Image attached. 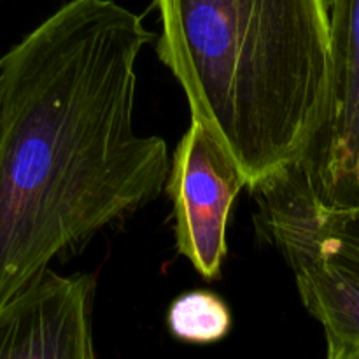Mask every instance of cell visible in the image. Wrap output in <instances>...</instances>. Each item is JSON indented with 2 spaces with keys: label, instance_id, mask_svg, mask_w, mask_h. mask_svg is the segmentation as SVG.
<instances>
[{
  "label": "cell",
  "instance_id": "5b68a950",
  "mask_svg": "<svg viewBox=\"0 0 359 359\" xmlns=\"http://www.w3.org/2000/svg\"><path fill=\"white\" fill-rule=\"evenodd\" d=\"M293 270L298 293L326 339L359 347V272L323 255L297 235L273 224H258Z\"/></svg>",
  "mask_w": 359,
  "mask_h": 359
},
{
  "label": "cell",
  "instance_id": "277c9868",
  "mask_svg": "<svg viewBox=\"0 0 359 359\" xmlns=\"http://www.w3.org/2000/svg\"><path fill=\"white\" fill-rule=\"evenodd\" d=\"M90 273L51 269L0 307V359H97Z\"/></svg>",
  "mask_w": 359,
  "mask_h": 359
},
{
  "label": "cell",
  "instance_id": "52a82bcc",
  "mask_svg": "<svg viewBox=\"0 0 359 359\" xmlns=\"http://www.w3.org/2000/svg\"><path fill=\"white\" fill-rule=\"evenodd\" d=\"M231 312L210 291H188L172 302L167 325L175 339L188 344H214L231 330Z\"/></svg>",
  "mask_w": 359,
  "mask_h": 359
},
{
  "label": "cell",
  "instance_id": "7a4b0ae2",
  "mask_svg": "<svg viewBox=\"0 0 359 359\" xmlns=\"http://www.w3.org/2000/svg\"><path fill=\"white\" fill-rule=\"evenodd\" d=\"M156 55L249 189L300 165L332 86L330 0H154Z\"/></svg>",
  "mask_w": 359,
  "mask_h": 359
},
{
  "label": "cell",
  "instance_id": "8992f818",
  "mask_svg": "<svg viewBox=\"0 0 359 359\" xmlns=\"http://www.w3.org/2000/svg\"><path fill=\"white\" fill-rule=\"evenodd\" d=\"M258 202L256 224H273L323 255L359 272V209H321L311 202L293 168L251 189Z\"/></svg>",
  "mask_w": 359,
  "mask_h": 359
},
{
  "label": "cell",
  "instance_id": "6da1fadb",
  "mask_svg": "<svg viewBox=\"0 0 359 359\" xmlns=\"http://www.w3.org/2000/svg\"><path fill=\"white\" fill-rule=\"evenodd\" d=\"M154 39L114 0H70L0 58V307L163 193L167 142L133 119Z\"/></svg>",
  "mask_w": 359,
  "mask_h": 359
},
{
  "label": "cell",
  "instance_id": "3957f363",
  "mask_svg": "<svg viewBox=\"0 0 359 359\" xmlns=\"http://www.w3.org/2000/svg\"><path fill=\"white\" fill-rule=\"evenodd\" d=\"M244 188L248 182L233 158L191 119L172 154L165 191L172 202L175 249L202 279L221 277L228 219Z\"/></svg>",
  "mask_w": 359,
  "mask_h": 359
}]
</instances>
